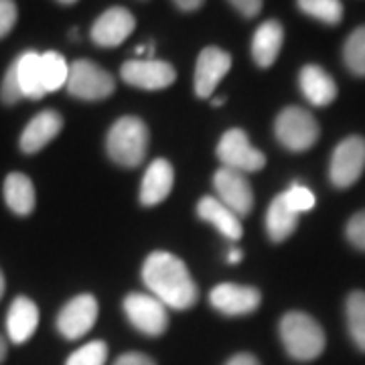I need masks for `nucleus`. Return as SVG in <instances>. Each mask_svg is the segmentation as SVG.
I'll return each instance as SVG.
<instances>
[{"label":"nucleus","instance_id":"1","mask_svg":"<svg viewBox=\"0 0 365 365\" xmlns=\"http://www.w3.org/2000/svg\"><path fill=\"white\" fill-rule=\"evenodd\" d=\"M143 280L167 309L187 311L199 300V288L185 262L170 252H153L144 260Z\"/></svg>","mask_w":365,"mask_h":365},{"label":"nucleus","instance_id":"2","mask_svg":"<svg viewBox=\"0 0 365 365\" xmlns=\"http://www.w3.org/2000/svg\"><path fill=\"white\" fill-rule=\"evenodd\" d=\"M280 339L297 361H313L325 351V331L311 314L292 311L280 321Z\"/></svg>","mask_w":365,"mask_h":365},{"label":"nucleus","instance_id":"3","mask_svg":"<svg viewBox=\"0 0 365 365\" xmlns=\"http://www.w3.org/2000/svg\"><path fill=\"white\" fill-rule=\"evenodd\" d=\"M148 128L140 118L122 116L108 132L106 148L110 158L122 167H138L148 150Z\"/></svg>","mask_w":365,"mask_h":365},{"label":"nucleus","instance_id":"4","mask_svg":"<svg viewBox=\"0 0 365 365\" xmlns=\"http://www.w3.org/2000/svg\"><path fill=\"white\" fill-rule=\"evenodd\" d=\"M274 134L284 148L292 153H304L319 140L321 130L311 112L290 106V108H284L276 118Z\"/></svg>","mask_w":365,"mask_h":365},{"label":"nucleus","instance_id":"5","mask_svg":"<svg viewBox=\"0 0 365 365\" xmlns=\"http://www.w3.org/2000/svg\"><path fill=\"white\" fill-rule=\"evenodd\" d=\"M66 88L73 98L86 100V102H98L114 93L116 81L112 78V73L96 66L93 61L78 59L69 66Z\"/></svg>","mask_w":365,"mask_h":365},{"label":"nucleus","instance_id":"6","mask_svg":"<svg viewBox=\"0 0 365 365\" xmlns=\"http://www.w3.org/2000/svg\"><path fill=\"white\" fill-rule=\"evenodd\" d=\"M124 313L130 325L148 337H158L169 327L167 307L153 294L132 292L124 299Z\"/></svg>","mask_w":365,"mask_h":365},{"label":"nucleus","instance_id":"7","mask_svg":"<svg viewBox=\"0 0 365 365\" xmlns=\"http://www.w3.org/2000/svg\"><path fill=\"white\" fill-rule=\"evenodd\" d=\"M217 158L222 160L225 169L237 170V173H256L266 165V157L258 148H254L248 140L246 132L240 128H232L222 136L217 144Z\"/></svg>","mask_w":365,"mask_h":365},{"label":"nucleus","instance_id":"8","mask_svg":"<svg viewBox=\"0 0 365 365\" xmlns=\"http://www.w3.org/2000/svg\"><path fill=\"white\" fill-rule=\"evenodd\" d=\"M365 169V140L361 136H349L337 144L331 157L329 177L335 187L347 189L357 182Z\"/></svg>","mask_w":365,"mask_h":365},{"label":"nucleus","instance_id":"9","mask_svg":"<svg viewBox=\"0 0 365 365\" xmlns=\"http://www.w3.org/2000/svg\"><path fill=\"white\" fill-rule=\"evenodd\" d=\"M120 76L132 88L155 91L173 86L177 79V71L170 63L160 59H132L122 66Z\"/></svg>","mask_w":365,"mask_h":365},{"label":"nucleus","instance_id":"10","mask_svg":"<svg viewBox=\"0 0 365 365\" xmlns=\"http://www.w3.org/2000/svg\"><path fill=\"white\" fill-rule=\"evenodd\" d=\"M213 187H215L217 199L223 205L232 209L237 217H246L248 213H252L254 191L244 173L222 167L213 175Z\"/></svg>","mask_w":365,"mask_h":365},{"label":"nucleus","instance_id":"11","mask_svg":"<svg viewBox=\"0 0 365 365\" xmlns=\"http://www.w3.org/2000/svg\"><path fill=\"white\" fill-rule=\"evenodd\" d=\"M98 321V300L91 294H79L71 299L57 317V331L69 341L88 335Z\"/></svg>","mask_w":365,"mask_h":365},{"label":"nucleus","instance_id":"12","mask_svg":"<svg viewBox=\"0 0 365 365\" xmlns=\"http://www.w3.org/2000/svg\"><path fill=\"white\" fill-rule=\"evenodd\" d=\"M134 26H136V21H134V16L128 9L112 6L96 19V23L90 31L91 41L98 47L112 49V47L122 45L130 37Z\"/></svg>","mask_w":365,"mask_h":365},{"label":"nucleus","instance_id":"13","mask_svg":"<svg viewBox=\"0 0 365 365\" xmlns=\"http://www.w3.org/2000/svg\"><path fill=\"white\" fill-rule=\"evenodd\" d=\"M209 302L215 311L227 317H242V314L254 313L260 307L262 294L258 288L223 282L211 290Z\"/></svg>","mask_w":365,"mask_h":365},{"label":"nucleus","instance_id":"14","mask_svg":"<svg viewBox=\"0 0 365 365\" xmlns=\"http://www.w3.org/2000/svg\"><path fill=\"white\" fill-rule=\"evenodd\" d=\"M232 67V55L220 47H205L199 53L195 66V93L197 98H211L220 81Z\"/></svg>","mask_w":365,"mask_h":365},{"label":"nucleus","instance_id":"15","mask_svg":"<svg viewBox=\"0 0 365 365\" xmlns=\"http://www.w3.org/2000/svg\"><path fill=\"white\" fill-rule=\"evenodd\" d=\"M63 128V118L55 110H45L33 118L21 134L19 146L25 155H35L59 136Z\"/></svg>","mask_w":365,"mask_h":365},{"label":"nucleus","instance_id":"16","mask_svg":"<svg viewBox=\"0 0 365 365\" xmlns=\"http://www.w3.org/2000/svg\"><path fill=\"white\" fill-rule=\"evenodd\" d=\"M173 182H175L173 165L165 158H157L144 173L143 185H140L143 205L153 207V205H158L160 201H165L173 191Z\"/></svg>","mask_w":365,"mask_h":365},{"label":"nucleus","instance_id":"17","mask_svg":"<svg viewBox=\"0 0 365 365\" xmlns=\"http://www.w3.org/2000/svg\"><path fill=\"white\" fill-rule=\"evenodd\" d=\"M197 215L203 222L211 223L223 237H227L232 242H237L244 235L240 217L227 205H223L217 197H203L197 203Z\"/></svg>","mask_w":365,"mask_h":365},{"label":"nucleus","instance_id":"18","mask_svg":"<svg viewBox=\"0 0 365 365\" xmlns=\"http://www.w3.org/2000/svg\"><path fill=\"white\" fill-rule=\"evenodd\" d=\"M39 327V309L26 297L13 300L9 314H6V331L13 343L21 345L29 341Z\"/></svg>","mask_w":365,"mask_h":365},{"label":"nucleus","instance_id":"19","mask_svg":"<svg viewBox=\"0 0 365 365\" xmlns=\"http://www.w3.org/2000/svg\"><path fill=\"white\" fill-rule=\"evenodd\" d=\"M300 90L313 106H329L337 98V83L321 66H304L299 76Z\"/></svg>","mask_w":365,"mask_h":365},{"label":"nucleus","instance_id":"20","mask_svg":"<svg viewBox=\"0 0 365 365\" xmlns=\"http://www.w3.org/2000/svg\"><path fill=\"white\" fill-rule=\"evenodd\" d=\"M284 43V29L278 21L262 23L252 39V57L258 67H272Z\"/></svg>","mask_w":365,"mask_h":365},{"label":"nucleus","instance_id":"21","mask_svg":"<svg viewBox=\"0 0 365 365\" xmlns=\"http://www.w3.org/2000/svg\"><path fill=\"white\" fill-rule=\"evenodd\" d=\"M299 213L288 205L284 193L274 197V201L268 207V213H266V230H268L270 240L280 244L287 237H290L299 225Z\"/></svg>","mask_w":365,"mask_h":365},{"label":"nucleus","instance_id":"22","mask_svg":"<svg viewBox=\"0 0 365 365\" xmlns=\"http://www.w3.org/2000/svg\"><path fill=\"white\" fill-rule=\"evenodd\" d=\"M4 201L16 215H23V217L31 215L37 203L35 187L31 179L23 173H11L4 179Z\"/></svg>","mask_w":365,"mask_h":365},{"label":"nucleus","instance_id":"23","mask_svg":"<svg viewBox=\"0 0 365 365\" xmlns=\"http://www.w3.org/2000/svg\"><path fill=\"white\" fill-rule=\"evenodd\" d=\"M19 86L23 90V96L29 100H41L47 91L41 78V55L35 51H25L14 59Z\"/></svg>","mask_w":365,"mask_h":365},{"label":"nucleus","instance_id":"24","mask_svg":"<svg viewBox=\"0 0 365 365\" xmlns=\"http://www.w3.org/2000/svg\"><path fill=\"white\" fill-rule=\"evenodd\" d=\"M41 78L45 91H57L66 88L67 78H69V63L63 55L55 51H47L41 55Z\"/></svg>","mask_w":365,"mask_h":365},{"label":"nucleus","instance_id":"25","mask_svg":"<svg viewBox=\"0 0 365 365\" xmlns=\"http://www.w3.org/2000/svg\"><path fill=\"white\" fill-rule=\"evenodd\" d=\"M347 327L353 343L365 351V292L355 290L347 299Z\"/></svg>","mask_w":365,"mask_h":365},{"label":"nucleus","instance_id":"26","mask_svg":"<svg viewBox=\"0 0 365 365\" xmlns=\"http://www.w3.org/2000/svg\"><path fill=\"white\" fill-rule=\"evenodd\" d=\"M297 2L302 13L327 25H339L343 19L341 0H297Z\"/></svg>","mask_w":365,"mask_h":365},{"label":"nucleus","instance_id":"27","mask_svg":"<svg viewBox=\"0 0 365 365\" xmlns=\"http://www.w3.org/2000/svg\"><path fill=\"white\" fill-rule=\"evenodd\" d=\"M343 59L351 73L365 78V26L355 29L347 37L343 47Z\"/></svg>","mask_w":365,"mask_h":365},{"label":"nucleus","instance_id":"28","mask_svg":"<svg viewBox=\"0 0 365 365\" xmlns=\"http://www.w3.org/2000/svg\"><path fill=\"white\" fill-rule=\"evenodd\" d=\"M108 359V345L104 341H90L78 351L67 357L66 365H106Z\"/></svg>","mask_w":365,"mask_h":365},{"label":"nucleus","instance_id":"29","mask_svg":"<svg viewBox=\"0 0 365 365\" xmlns=\"http://www.w3.org/2000/svg\"><path fill=\"white\" fill-rule=\"evenodd\" d=\"M284 197H287L288 205L294 209L299 215L304 213V211H311L314 207V193L309 187H304L300 182H294L287 193H284Z\"/></svg>","mask_w":365,"mask_h":365},{"label":"nucleus","instance_id":"30","mask_svg":"<svg viewBox=\"0 0 365 365\" xmlns=\"http://www.w3.org/2000/svg\"><path fill=\"white\" fill-rule=\"evenodd\" d=\"M25 96H23V90L19 86V78H16V67H14V61L11 63V67L6 69L4 78H2V86H0V100L2 104L13 106L16 102H21Z\"/></svg>","mask_w":365,"mask_h":365},{"label":"nucleus","instance_id":"31","mask_svg":"<svg viewBox=\"0 0 365 365\" xmlns=\"http://www.w3.org/2000/svg\"><path fill=\"white\" fill-rule=\"evenodd\" d=\"M347 240L355 248L365 250V211L355 213L347 223Z\"/></svg>","mask_w":365,"mask_h":365},{"label":"nucleus","instance_id":"32","mask_svg":"<svg viewBox=\"0 0 365 365\" xmlns=\"http://www.w3.org/2000/svg\"><path fill=\"white\" fill-rule=\"evenodd\" d=\"M16 4L14 0H0V39L13 31L16 23Z\"/></svg>","mask_w":365,"mask_h":365},{"label":"nucleus","instance_id":"33","mask_svg":"<svg viewBox=\"0 0 365 365\" xmlns=\"http://www.w3.org/2000/svg\"><path fill=\"white\" fill-rule=\"evenodd\" d=\"M232 6L246 19H254L262 11V0H230Z\"/></svg>","mask_w":365,"mask_h":365},{"label":"nucleus","instance_id":"34","mask_svg":"<svg viewBox=\"0 0 365 365\" xmlns=\"http://www.w3.org/2000/svg\"><path fill=\"white\" fill-rule=\"evenodd\" d=\"M114 365H157L148 355H144V353H124V355H120L116 359V364Z\"/></svg>","mask_w":365,"mask_h":365},{"label":"nucleus","instance_id":"35","mask_svg":"<svg viewBox=\"0 0 365 365\" xmlns=\"http://www.w3.org/2000/svg\"><path fill=\"white\" fill-rule=\"evenodd\" d=\"M225 365H260V361L250 353H237Z\"/></svg>","mask_w":365,"mask_h":365},{"label":"nucleus","instance_id":"36","mask_svg":"<svg viewBox=\"0 0 365 365\" xmlns=\"http://www.w3.org/2000/svg\"><path fill=\"white\" fill-rule=\"evenodd\" d=\"M205 0H175V4L181 9V11H187V13H191V11H197L201 4H203Z\"/></svg>","mask_w":365,"mask_h":365},{"label":"nucleus","instance_id":"37","mask_svg":"<svg viewBox=\"0 0 365 365\" xmlns=\"http://www.w3.org/2000/svg\"><path fill=\"white\" fill-rule=\"evenodd\" d=\"M242 258H244V254H242L237 248L230 250V254H227V262H230V264H240Z\"/></svg>","mask_w":365,"mask_h":365},{"label":"nucleus","instance_id":"38","mask_svg":"<svg viewBox=\"0 0 365 365\" xmlns=\"http://www.w3.org/2000/svg\"><path fill=\"white\" fill-rule=\"evenodd\" d=\"M4 357H6V341L0 335V364L4 361Z\"/></svg>","mask_w":365,"mask_h":365},{"label":"nucleus","instance_id":"39","mask_svg":"<svg viewBox=\"0 0 365 365\" xmlns=\"http://www.w3.org/2000/svg\"><path fill=\"white\" fill-rule=\"evenodd\" d=\"M2 294H4V274L0 270V299H2Z\"/></svg>","mask_w":365,"mask_h":365},{"label":"nucleus","instance_id":"40","mask_svg":"<svg viewBox=\"0 0 365 365\" xmlns=\"http://www.w3.org/2000/svg\"><path fill=\"white\" fill-rule=\"evenodd\" d=\"M223 104H225V98H215V100H211V106H215V108Z\"/></svg>","mask_w":365,"mask_h":365},{"label":"nucleus","instance_id":"41","mask_svg":"<svg viewBox=\"0 0 365 365\" xmlns=\"http://www.w3.org/2000/svg\"><path fill=\"white\" fill-rule=\"evenodd\" d=\"M57 2H61V4H76L78 0H57Z\"/></svg>","mask_w":365,"mask_h":365}]
</instances>
